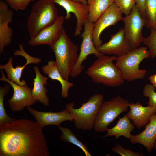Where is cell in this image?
I'll list each match as a JSON object with an SVG mask.
<instances>
[{
  "label": "cell",
  "instance_id": "2",
  "mask_svg": "<svg viewBox=\"0 0 156 156\" xmlns=\"http://www.w3.org/2000/svg\"><path fill=\"white\" fill-rule=\"evenodd\" d=\"M117 57L103 55L97 58L88 68L86 74L96 84L116 87L124 81L122 73L113 62Z\"/></svg>",
  "mask_w": 156,
  "mask_h": 156
},
{
  "label": "cell",
  "instance_id": "34",
  "mask_svg": "<svg viewBox=\"0 0 156 156\" xmlns=\"http://www.w3.org/2000/svg\"><path fill=\"white\" fill-rule=\"evenodd\" d=\"M75 1L83 3L85 4H88V2L87 0H73Z\"/></svg>",
  "mask_w": 156,
  "mask_h": 156
},
{
  "label": "cell",
  "instance_id": "24",
  "mask_svg": "<svg viewBox=\"0 0 156 156\" xmlns=\"http://www.w3.org/2000/svg\"><path fill=\"white\" fill-rule=\"evenodd\" d=\"M59 128L62 132L60 138L61 141L70 143L79 147L83 151L86 156H91L88 147L79 140L70 129L61 126Z\"/></svg>",
  "mask_w": 156,
  "mask_h": 156
},
{
  "label": "cell",
  "instance_id": "9",
  "mask_svg": "<svg viewBox=\"0 0 156 156\" xmlns=\"http://www.w3.org/2000/svg\"><path fill=\"white\" fill-rule=\"evenodd\" d=\"M125 36L132 49L137 48L142 43V30L145 25V18L141 15L135 5L129 14L123 17Z\"/></svg>",
  "mask_w": 156,
  "mask_h": 156
},
{
  "label": "cell",
  "instance_id": "19",
  "mask_svg": "<svg viewBox=\"0 0 156 156\" xmlns=\"http://www.w3.org/2000/svg\"><path fill=\"white\" fill-rule=\"evenodd\" d=\"M129 140L132 144H140L151 152L156 140V113L152 115L142 131L136 135H131Z\"/></svg>",
  "mask_w": 156,
  "mask_h": 156
},
{
  "label": "cell",
  "instance_id": "7",
  "mask_svg": "<svg viewBox=\"0 0 156 156\" xmlns=\"http://www.w3.org/2000/svg\"><path fill=\"white\" fill-rule=\"evenodd\" d=\"M129 101L117 96L103 102L100 106L94 122V129L96 132H105L110 124L122 113L127 111Z\"/></svg>",
  "mask_w": 156,
  "mask_h": 156
},
{
  "label": "cell",
  "instance_id": "10",
  "mask_svg": "<svg viewBox=\"0 0 156 156\" xmlns=\"http://www.w3.org/2000/svg\"><path fill=\"white\" fill-rule=\"evenodd\" d=\"M0 69L2 75L0 80L8 83L14 90L12 97L8 100L10 108L12 111L17 112L23 111L25 107H30L38 102L33 97L32 89L28 84L21 86L8 79L5 76L2 69Z\"/></svg>",
  "mask_w": 156,
  "mask_h": 156
},
{
  "label": "cell",
  "instance_id": "11",
  "mask_svg": "<svg viewBox=\"0 0 156 156\" xmlns=\"http://www.w3.org/2000/svg\"><path fill=\"white\" fill-rule=\"evenodd\" d=\"M123 17L122 13L115 3L102 14L94 24L92 38L96 48L102 44L100 38L102 31L107 27L115 25Z\"/></svg>",
  "mask_w": 156,
  "mask_h": 156
},
{
  "label": "cell",
  "instance_id": "14",
  "mask_svg": "<svg viewBox=\"0 0 156 156\" xmlns=\"http://www.w3.org/2000/svg\"><path fill=\"white\" fill-rule=\"evenodd\" d=\"M54 1L65 10V19L68 20L71 18L70 13L75 15L77 23L75 35H79L81 34L83 26L88 20L89 5L73 0H54Z\"/></svg>",
  "mask_w": 156,
  "mask_h": 156
},
{
  "label": "cell",
  "instance_id": "23",
  "mask_svg": "<svg viewBox=\"0 0 156 156\" xmlns=\"http://www.w3.org/2000/svg\"><path fill=\"white\" fill-rule=\"evenodd\" d=\"M114 3V0H92L89 5L88 20L95 23L102 14Z\"/></svg>",
  "mask_w": 156,
  "mask_h": 156
},
{
  "label": "cell",
  "instance_id": "16",
  "mask_svg": "<svg viewBox=\"0 0 156 156\" xmlns=\"http://www.w3.org/2000/svg\"><path fill=\"white\" fill-rule=\"evenodd\" d=\"M26 108L34 117L36 122L42 128L50 125H56L59 127L63 122L66 121H72L73 120L69 111L66 108L58 112L39 111L30 107Z\"/></svg>",
  "mask_w": 156,
  "mask_h": 156
},
{
  "label": "cell",
  "instance_id": "29",
  "mask_svg": "<svg viewBox=\"0 0 156 156\" xmlns=\"http://www.w3.org/2000/svg\"><path fill=\"white\" fill-rule=\"evenodd\" d=\"M122 14L125 16L131 13L133 7L136 5L135 0H114Z\"/></svg>",
  "mask_w": 156,
  "mask_h": 156
},
{
  "label": "cell",
  "instance_id": "32",
  "mask_svg": "<svg viewBox=\"0 0 156 156\" xmlns=\"http://www.w3.org/2000/svg\"><path fill=\"white\" fill-rule=\"evenodd\" d=\"M146 0H135L136 5L142 16L145 18V4Z\"/></svg>",
  "mask_w": 156,
  "mask_h": 156
},
{
  "label": "cell",
  "instance_id": "18",
  "mask_svg": "<svg viewBox=\"0 0 156 156\" xmlns=\"http://www.w3.org/2000/svg\"><path fill=\"white\" fill-rule=\"evenodd\" d=\"M129 107L130 110L126 114L138 129L146 126L152 115L156 113V107L149 105L144 107L139 102L130 103Z\"/></svg>",
  "mask_w": 156,
  "mask_h": 156
},
{
  "label": "cell",
  "instance_id": "30",
  "mask_svg": "<svg viewBox=\"0 0 156 156\" xmlns=\"http://www.w3.org/2000/svg\"><path fill=\"white\" fill-rule=\"evenodd\" d=\"M11 8L16 11H24L30 3L35 0H4Z\"/></svg>",
  "mask_w": 156,
  "mask_h": 156
},
{
  "label": "cell",
  "instance_id": "35",
  "mask_svg": "<svg viewBox=\"0 0 156 156\" xmlns=\"http://www.w3.org/2000/svg\"><path fill=\"white\" fill-rule=\"evenodd\" d=\"M154 148L155 150L156 151V140L155 142L154 145Z\"/></svg>",
  "mask_w": 156,
  "mask_h": 156
},
{
  "label": "cell",
  "instance_id": "21",
  "mask_svg": "<svg viewBox=\"0 0 156 156\" xmlns=\"http://www.w3.org/2000/svg\"><path fill=\"white\" fill-rule=\"evenodd\" d=\"M42 70L52 80H56L60 82L62 87L61 95L63 98H67L68 96L69 90L74 86V84L66 80L62 77L56 64L55 61L50 60L48 61L47 64L42 66Z\"/></svg>",
  "mask_w": 156,
  "mask_h": 156
},
{
  "label": "cell",
  "instance_id": "5",
  "mask_svg": "<svg viewBox=\"0 0 156 156\" xmlns=\"http://www.w3.org/2000/svg\"><path fill=\"white\" fill-rule=\"evenodd\" d=\"M103 100V94L96 93L79 108H74L75 104L73 102L66 104V108L69 111L77 129L89 131L94 128L99 108Z\"/></svg>",
  "mask_w": 156,
  "mask_h": 156
},
{
  "label": "cell",
  "instance_id": "4",
  "mask_svg": "<svg viewBox=\"0 0 156 156\" xmlns=\"http://www.w3.org/2000/svg\"><path fill=\"white\" fill-rule=\"evenodd\" d=\"M51 47L55 57V63L62 77L68 81L79 56L78 48L68 37L64 29L59 38Z\"/></svg>",
  "mask_w": 156,
  "mask_h": 156
},
{
  "label": "cell",
  "instance_id": "13",
  "mask_svg": "<svg viewBox=\"0 0 156 156\" xmlns=\"http://www.w3.org/2000/svg\"><path fill=\"white\" fill-rule=\"evenodd\" d=\"M107 42L96 47L100 52L104 54L122 56L133 49L126 38L124 28H120L116 33L112 34Z\"/></svg>",
  "mask_w": 156,
  "mask_h": 156
},
{
  "label": "cell",
  "instance_id": "26",
  "mask_svg": "<svg viewBox=\"0 0 156 156\" xmlns=\"http://www.w3.org/2000/svg\"><path fill=\"white\" fill-rule=\"evenodd\" d=\"M10 86L9 84L5 83L3 86H0V125L10 123L16 120L7 114L4 106L5 96L10 91Z\"/></svg>",
  "mask_w": 156,
  "mask_h": 156
},
{
  "label": "cell",
  "instance_id": "17",
  "mask_svg": "<svg viewBox=\"0 0 156 156\" xmlns=\"http://www.w3.org/2000/svg\"><path fill=\"white\" fill-rule=\"evenodd\" d=\"M13 12L8 8V4L5 1L0 0V54L4 52V48L12 41V29L8 24L12 21Z\"/></svg>",
  "mask_w": 156,
  "mask_h": 156
},
{
  "label": "cell",
  "instance_id": "36",
  "mask_svg": "<svg viewBox=\"0 0 156 156\" xmlns=\"http://www.w3.org/2000/svg\"><path fill=\"white\" fill-rule=\"evenodd\" d=\"M88 2V5H89L92 0H87Z\"/></svg>",
  "mask_w": 156,
  "mask_h": 156
},
{
  "label": "cell",
  "instance_id": "8",
  "mask_svg": "<svg viewBox=\"0 0 156 156\" xmlns=\"http://www.w3.org/2000/svg\"><path fill=\"white\" fill-rule=\"evenodd\" d=\"M94 23L87 20L84 24V30L81 34L82 38L80 46V51L77 60L70 73L73 78L77 77L83 71L84 66L82 65L83 61L89 55L93 54L97 58L104 54L99 52L95 46L92 38Z\"/></svg>",
  "mask_w": 156,
  "mask_h": 156
},
{
  "label": "cell",
  "instance_id": "33",
  "mask_svg": "<svg viewBox=\"0 0 156 156\" xmlns=\"http://www.w3.org/2000/svg\"><path fill=\"white\" fill-rule=\"evenodd\" d=\"M148 79L151 83L156 88V73L150 76Z\"/></svg>",
  "mask_w": 156,
  "mask_h": 156
},
{
  "label": "cell",
  "instance_id": "28",
  "mask_svg": "<svg viewBox=\"0 0 156 156\" xmlns=\"http://www.w3.org/2000/svg\"><path fill=\"white\" fill-rule=\"evenodd\" d=\"M155 87L151 84H147L144 86L143 95L146 97H148V105L156 107V92Z\"/></svg>",
  "mask_w": 156,
  "mask_h": 156
},
{
  "label": "cell",
  "instance_id": "22",
  "mask_svg": "<svg viewBox=\"0 0 156 156\" xmlns=\"http://www.w3.org/2000/svg\"><path fill=\"white\" fill-rule=\"evenodd\" d=\"M127 114L125 115L122 117L119 118L117 124L113 127L108 129L107 133L103 136L107 137L114 136L116 139L123 136L127 139H129L131 135V133L135 128Z\"/></svg>",
  "mask_w": 156,
  "mask_h": 156
},
{
  "label": "cell",
  "instance_id": "1",
  "mask_svg": "<svg viewBox=\"0 0 156 156\" xmlns=\"http://www.w3.org/2000/svg\"><path fill=\"white\" fill-rule=\"evenodd\" d=\"M42 129L24 118L0 125V156H49Z\"/></svg>",
  "mask_w": 156,
  "mask_h": 156
},
{
  "label": "cell",
  "instance_id": "6",
  "mask_svg": "<svg viewBox=\"0 0 156 156\" xmlns=\"http://www.w3.org/2000/svg\"><path fill=\"white\" fill-rule=\"evenodd\" d=\"M150 57L147 47L142 46L133 49L122 56L117 57L115 64L120 70L124 80L131 82L142 79L147 71L140 69L139 65L143 60Z\"/></svg>",
  "mask_w": 156,
  "mask_h": 156
},
{
  "label": "cell",
  "instance_id": "3",
  "mask_svg": "<svg viewBox=\"0 0 156 156\" xmlns=\"http://www.w3.org/2000/svg\"><path fill=\"white\" fill-rule=\"evenodd\" d=\"M55 3L54 0H38L32 6L27 23L30 38L57 20L59 16Z\"/></svg>",
  "mask_w": 156,
  "mask_h": 156
},
{
  "label": "cell",
  "instance_id": "15",
  "mask_svg": "<svg viewBox=\"0 0 156 156\" xmlns=\"http://www.w3.org/2000/svg\"><path fill=\"white\" fill-rule=\"evenodd\" d=\"M64 19L63 16H59L53 24L41 30L34 38H30L29 44L33 46L46 44L51 47L58 40L64 29Z\"/></svg>",
  "mask_w": 156,
  "mask_h": 156
},
{
  "label": "cell",
  "instance_id": "20",
  "mask_svg": "<svg viewBox=\"0 0 156 156\" xmlns=\"http://www.w3.org/2000/svg\"><path fill=\"white\" fill-rule=\"evenodd\" d=\"M33 69L36 76L33 79V88L32 94L34 98L45 107H48L49 105V99L47 95L48 90L44 85L47 86L49 77L43 75L41 73L39 68L34 66Z\"/></svg>",
  "mask_w": 156,
  "mask_h": 156
},
{
  "label": "cell",
  "instance_id": "31",
  "mask_svg": "<svg viewBox=\"0 0 156 156\" xmlns=\"http://www.w3.org/2000/svg\"><path fill=\"white\" fill-rule=\"evenodd\" d=\"M113 152L122 156H143L144 153L141 152H133L130 149H125L119 143L112 148Z\"/></svg>",
  "mask_w": 156,
  "mask_h": 156
},
{
  "label": "cell",
  "instance_id": "12",
  "mask_svg": "<svg viewBox=\"0 0 156 156\" xmlns=\"http://www.w3.org/2000/svg\"><path fill=\"white\" fill-rule=\"evenodd\" d=\"M14 55H19L24 57L26 60V62L23 66H17L14 68L12 64L13 58L11 57L8 62L5 64L0 65V68L5 70L7 75V78L17 84L23 86L27 84L25 79L20 80L23 71L26 66L30 64H38L42 61L40 58L33 57L28 53L24 50L22 44L19 45V49L15 51L14 53Z\"/></svg>",
  "mask_w": 156,
  "mask_h": 156
},
{
  "label": "cell",
  "instance_id": "27",
  "mask_svg": "<svg viewBox=\"0 0 156 156\" xmlns=\"http://www.w3.org/2000/svg\"><path fill=\"white\" fill-rule=\"evenodd\" d=\"M142 43L148 47L151 58H155L156 57V30L151 29L149 35L144 37Z\"/></svg>",
  "mask_w": 156,
  "mask_h": 156
},
{
  "label": "cell",
  "instance_id": "25",
  "mask_svg": "<svg viewBox=\"0 0 156 156\" xmlns=\"http://www.w3.org/2000/svg\"><path fill=\"white\" fill-rule=\"evenodd\" d=\"M145 27L156 30V0H146Z\"/></svg>",
  "mask_w": 156,
  "mask_h": 156
}]
</instances>
